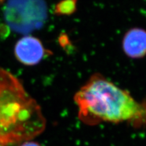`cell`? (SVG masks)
<instances>
[{
  "label": "cell",
  "mask_w": 146,
  "mask_h": 146,
  "mask_svg": "<svg viewBox=\"0 0 146 146\" xmlns=\"http://www.w3.org/2000/svg\"><path fill=\"white\" fill-rule=\"evenodd\" d=\"M74 100L78 117L87 125L102 123L146 127V101L138 102L100 73H95L77 91Z\"/></svg>",
  "instance_id": "obj_1"
},
{
  "label": "cell",
  "mask_w": 146,
  "mask_h": 146,
  "mask_svg": "<svg viewBox=\"0 0 146 146\" xmlns=\"http://www.w3.org/2000/svg\"><path fill=\"white\" fill-rule=\"evenodd\" d=\"M45 126L39 104L17 77L0 68V145L31 141Z\"/></svg>",
  "instance_id": "obj_2"
},
{
  "label": "cell",
  "mask_w": 146,
  "mask_h": 146,
  "mask_svg": "<svg viewBox=\"0 0 146 146\" xmlns=\"http://www.w3.org/2000/svg\"><path fill=\"white\" fill-rule=\"evenodd\" d=\"M46 16V5L43 0H8L4 10L8 26L21 33L41 27Z\"/></svg>",
  "instance_id": "obj_3"
},
{
  "label": "cell",
  "mask_w": 146,
  "mask_h": 146,
  "mask_svg": "<svg viewBox=\"0 0 146 146\" xmlns=\"http://www.w3.org/2000/svg\"><path fill=\"white\" fill-rule=\"evenodd\" d=\"M14 54L18 61L26 66L39 64L45 55L41 41L35 36L27 35L18 40L14 47Z\"/></svg>",
  "instance_id": "obj_4"
},
{
  "label": "cell",
  "mask_w": 146,
  "mask_h": 146,
  "mask_svg": "<svg viewBox=\"0 0 146 146\" xmlns=\"http://www.w3.org/2000/svg\"><path fill=\"white\" fill-rule=\"evenodd\" d=\"M126 56L132 59H139L146 56V30L132 28L126 33L122 41Z\"/></svg>",
  "instance_id": "obj_5"
},
{
  "label": "cell",
  "mask_w": 146,
  "mask_h": 146,
  "mask_svg": "<svg viewBox=\"0 0 146 146\" xmlns=\"http://www.w3.org/2000/svg\"><path fill=\"white\" fill-rule=\"evenodd\" d=\"M77 0H63L56 5L54 12L59 15H70L75 12Z\"/></svg>",
  "instance_id": "obj_6"
},
{
  "label": "cell",
  "mask_w": 146,
  "mask_h": 146,
  "mask_svg": "<svg viewBox=\"0 0 146 146\" xmlns=\"http://www.w3.org/2000/svg\"><path fill=\"white\" fill-rule=\"evenodd\" d=\"M19 146H42L39 143L36 142L32 141H27L23 142V143L21 144Z\"/></svg>",
  "instance_id": "obj_7"
},
{
  "label": "cell",
  "mask_w": 146,
  "mask_h": 146,
  "mask_svg": "<svg viewBox=\"0 0 146 146\" xmlns=\"http://www.w3.org/2000/svg\"><path fill=\"white\" fill-rule=\"evenodd\" d=\"M0 146H2V145H0Z\"/></svg>",
  "instance_id": "obj_8"
}]
</instances>
